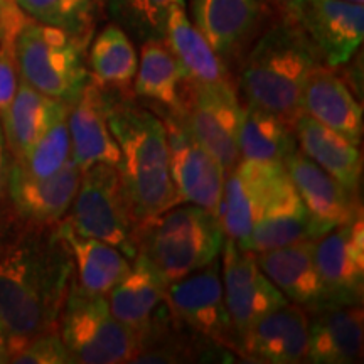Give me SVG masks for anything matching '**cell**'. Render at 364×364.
<instances>
[{"label": "cell", "instance_id": "31", "mask_svg": "<svg viewBox=\"0 0 364 364\" xmlns=\"http://www.w3.org/2000/svg\"><path fill=\"white\" fill-rule=\"evenodd\" d=\"M88 68L91 80L98 86L129 93L139 56L124 27L113 22L100 31L90 44Z\"/></svg>", "mask_w": 364, "mask_h": 364}, {"label": "cell", "instance_id": "8", "mask_svg": "<svg viewBox=\"0 0 364 364\" xmlns=\"http://www.w3.org/2000/svg\"><path fill=\"white\" fill-rule=\"evenodd\" d=\"M284 17L302 34L318 63L343 66L361 48L364 7L351 0H287Z\"/></svg>", "mask_w": 364, "mask_h": 364}, {"label": "cell", "instance_id": "13", "mask_svg": "<svg viewBox=\"0 0 364 364\" xmlns=\"http://www.w3.org/2000/svg\"><path fill=\"white\" fill-rule=\"evenodd\" d=\"M169 142L171 176L177 201L201 206L220 216L225 169L194 140L184 122L174 113L162 117Z\"/></svg>", "mask_w": 364, "mask_h": 364}, {"label": "cell", "instance_id": "20", "mask_svg": "<svg viewBox=\"0 0 364 364\" xmlns=\"http://www.w3.org/2000/svg\"><path fill=\"white\" fill-rule=\"evenodd\" d=\"M164 39L179 63L186 86L238 91L233 71L191 22L186 12V2L172 6Z\"/></svg>", "mask_w": 364, "mask_h": 364}, {"label": "cell", "instance_id": "11", "mask_svg": "<svg viewBox=\"0 0 364 364\" xmlns=\"http://www.w3.org/2000/svg\"><path fill=\"white\" fill-rule=\"evenodd\" d=\"M290 181L284 164H263L240 159L225 172L220 221L228 240L241 245L252 233L268 204Z\"/></svg>", "mask_w": 364, "mask_h": 364}, {"label": "cell", "instance_id": "25", "mask_svg": "<svg viewBox=\"0 0 364 364\" xmlns=\"http://www.w3.org/2000/svg\"><path fill=\"white\" fill-rule=\"evenodd\" d=\"M294 132L304 156L334 177L346 189L358 193L363 174V156L358 145L318 124L306 113L294 122Z\"/></svg>", "mask_w": 364, "mask_h": 364}, {"label": "cell", "instance_id": "24", "mask_svg": "<svg viewBox=\"0 0 364 364\" xmlns=\"http://www.w3.org/2000/svg\"><path fill=\"white\" fill-rule=\"evenodd\" d=\"M314 241L300 240L285 247L253 253L258 267L289 302L306 311L324 304V289L318 277Z\"/></svg>", "mask_w": 364, "mask_h": 364}, {"label": "cell", "instance_id": "33", "mask_svg": "<svg viewBox=\"0 0 364 364\" xmlns=\"http://www.w3.org/2000/svg\"><path fill=\"white\" fill-rule=\"evenodd\" d=\"M68 112L61 113L48 130L36 140L26 156L14 161L19 164L26 174L33 177H48L56 174L71 159V139L68 129ZM12 161V159H11Z\"/></svg>", "mask_w": 364, "mask_h": 364}, {"label": "cell", "instance_id": "5", "mask_svg": "<svg viewBox=\"0 0 364 364\" xmlns=\"http://www.w3.org/2000/svg\"><path fill=\"white\" fill-rule=\"evenodd\" d=\"M86 48L65 31L26 19L14 38L19 78L46 97L73 105L91 81Z\"/></svg>", "mask_w": 364, "mask_h": 364}, {"label": "cell", "instance_id": "4", "mask_svg": "<svg viewBox=\"0 0 364 364\" xmlns=\"http://www.w3.org/2000/svg\"><path fill=\"white\" fill-rule=\"evenodd\" d=\"M225 240L220 218L189 203L176 204L136 230L139 253H144L169 284L220 257Z\"/></svg>", "mask_w": 364, "mask_h": 364}, {"label": "cell", "instance_id": "9", "mask_svg": "<svg viewBox=\"0 0 364 364\" xmlns=\"http://www.w3.org/2000/svg\"><path fill=\"white\" fill-rule=\"evenodd\" d=\"M174 316L208 343L238 356L240 339L225 302L220 257L167 287Z\"/></svg>", "mask_w": 364, "mask_h": 364}, {"label": "cell", "instance_id": "40", "mask_svg": "<svg viewBox=\"0 0 364 364\" xmlns=\"http://www.w3.org/2000/svg\"><path fill=\"white\" fill-rule=\"evenodd\" d=\"M107 2H108V0H97L98 7H102V6H107Z\"/></svg>", "mask_w": 364, "mask_h": 364}, {"label": "cell", "instance_id": "3", "mask_svg": "<svg viewBox=\"0 0 364 364\" xmlns=\"http://www.w3.org/2000/svg\"><path fill=\"white\" fill-rule=\"evenodd\" d=\"M317 65L318 59L307 41L282 17L255 38L241 59L238 90L245 102L294 125L304 113V86Z\"/></svg>", "mask_w": 364, "mask_h": 364}, {"label": "cell", "instance_id": "27", "mask_svg": "<svg viewBox=\"0 0 364 364\" xmlns=\"http://www.w3.org/2000/svg\"><path fill=\"white\" fill-rule=\"evenodd\" d=\"M70 107L71 105L46 97L21 80L11 107L0 118L4 140L12 161L24 157L48 127L61 113L70 110Z\"/></svg>", "mask_w": 364, "mask_h": 364}, {"label": "cell", "instance_id": "6", "mask_svg": "<svg viewBox=\"0 0 364 364\" xmlns=\"http://www.w3.org/2000/svg\"><path fill=\"white\" fill-rule=\"evenodd\" d=\"M59 336L76 364L132 363L139 351L135 332L113 316L107 295L85 292L71 282L58 326Z\"/></svg>", "mask_w": 364, "mask_h": 364}, {"label": "cell", "instance_id": "22", "mask_svg": "<svg viewBox=\"0 0 364 364\" xmlns=\"http://www.w3.org/2000/svg\"><path fill=\"white\" fill-rule=\"evenodd\" d=\"M71 159L86 171L95 164H120V149L108 124L107 91L93 80L68 112Z\"/></svg>", "mask_w": 364, "mask_h": 364}, {"label": "cell", "instance_id": "18", "mask_svg": "<svg viewBox=\"0 0 364 364\" xmlns=\"http://www.w3.org/2000/svg\"><path fill=\"white\" fill-rule=\"evenodd\" d=\"M295 191L311 216L314 238L363 216L358 193L346 189L297 147L285 161Z\"/></svg>", "mask_w": 364, "mask_h": 364}, {"label": "cell", "instance_id": "10", "mask_svg": "<svg viewBox=\"0 0 364 364\" xmlns=\"http://www.w3.org/2000/svg\"><path fill=\"white\" fill-rule=\"evenodd\" d=\"M184 122L194 140L231 171L240 162L241 105L238 91L182 86L181 110L174 113Z\"/></svg>", "mask_w": 364, "mask_h": 364}, {"label": "cell", "instance_id": "39", "mask_svg": "<svg viewBox=\"0 0 364 364\" xmlns=\"http://www.w3.org/2000/svg\"><path fill=\"white\" fill-rule=\"evenodd\" d=\"M9 356H11V346H9L6 331H4L2 324H0V364L9 363Z\"/></svg>", "mask_w": 364, "mask_h": 364}, {"label": "cell", "instance_id": "17", "mask_svg": "<svg viewBox=\"0 0 364 364\" xmlns=\"http://www.w3.org/2000/svg\"><path fill=\"white\" fill-rule=\"evenodd\" d=\"M83 169L70 159L61 171L48 177H33L19 164L9 162L6 198L11 213L22 221L56 225L70 211Z\"/></svg>", "mask_w": 364, "mask_h": 364}, {"label": "cell", "instance_id": "2", "mask_svg": "<svg viewBox=\"0 0 364 364\" xmlns=\"http://www.w3.org/2000/svg\"><path fill=\"white\" fill-rule=\"evenodd\" d=\"M103 90L108 98V124L120 149L118 174L139 230L179 204L171 176L167 130L161 117L132 102L129 93Z\"/></svg>", "mask_w": 364, "mask_h": 364}, {"label": "cell", "instance_id": "15", "mask_svg": "<svg viewBox=\"0 0 364 364\" xmlns=\"http://www.w3.org/2000/svg\"><path fill=\"white\" fill-rule=\"evenodd\" d=\"M191 22L218 56L233 66L262 33L267 0H189Z\"/></svg>", "mask_w": 364, "mask_h": 364}, {"label": "cell", "instance_id": "19", "mask_svg": "<svg viewBox=\"0 0 364 364\" xmlns=\"http://www.w3.org/2000/svg\"><path fill=\"white\" fill-rule=\"evenodd\" d=\"M309 348V314L287 302L262 317L240 338L238 358L250 363H306Z\"/></svg>", "mask_w": 364, "mask_h": 364}, {"label": "cell", "instance_id": "42", "mask_svg": "<svg viewBox=\"0 0 364 364\" xmlns=\"http://www.w3.org/2000/svg\"><path fill=\"white\" fill-rule=\"evenodd\" d=\"M275 2H280V4H285L287 0H275Z\"/></svg>", "mask_w": 364, "mask_h": 364}, {"label": "cell", "instance_id": "26", "mask_svg": "<svg viewBox=\"0 0 364 364\" xmlns=\"http://www.w3.org/2000/svg\"><path fill=\"white\" fill-rule=\"evenodd\" d=\"M300 240L316 238L307 208L304 206L292 181H289L273 196L252 233L240 247L252 253H262Z\"/></svg>", "mask_w": 364, "mask_h": 364}, {"label": "cell", "instance_id": "23", "mask_svg": "<svg viewBox=\"0 0 364 364\" xmlns=\"http://www.w3.org/2000/svg\"><path fill=\"white\" fill-rule=\"evenodd\" d=\"M302 112L351 144H361L363 107L334 68L322 63L314 66L304 86Z\"/></svg>", "mask_w": 364, "mask_h": 364}, {"label": "cell", "instance_id": "7", "mask_svg": "<svg viewBox=\"0 0 364 364\" xmlns=\"http://www.w3.org/2000/svg\"><path fill=\"white\" fill-rule=\"evenodd\" d=\"M63 221L73 233L113 245L132 262L139 255L136 223L118 167L113 164H95L83 171L78 191Z\"/></svg>", "mask_w": 364, "mask_h": 364}, {"label": "cell", "instance_id": "35", "mask_svg": "<svg viewBox=\"0 0 364 364\" xmlns=\"http://www.w3.org/2000/svg\"><path fill=\"white\" fill-rule=\"evenodd\" d=\"M17 364H71L70 353L63 343L59 331L44 332L21 344L9 358Z\"/></svg>", "mask_w": 364, "mask_h": 364}, {"label": "cell", "instance_id": "14", "mask_svg": "<svg viewBox=\"0 0 364 364\" xmlns=\"http://www.w3.org/2000/svg\"><path fill=\"white\" fill-rule=\"evenodd\" d=\"M169 282L157 267L139 253L132 262V270L107 295L113 316L135 332L140 341L176 318L167 295Z\"/></svg>", "mask_w": 364, "mask_h": 364}, {"label": "cell", "instance_id": "32", "mask_svg": "<svg viewBox=\"0 0 364 364\" xmlns=\"http://www.w3.org/2000/svg\"><path fill=\"white\" fill-rule=\"evenodd\" d=\"M27 19L56 27L90 44L97 24V0H14Z\"/></svg>", "mask_w": 364, "mask_h": 364}, {"label": "cell", "instance_id": "1", "mask_svg": "<svg viewBox=\"0 0 364 364\" xmlns=\"http://www.w3.org/2000/svg\"><path fill=\"white\" fill-rule=\"evenodd\" d=\"M59 223L36 225L19 220L11 211L4 215L0 324L7 334L11 354L26 341L58 331L75 279V263Z\"/></svg>", "mask_w": 364, "mask_h": 364}, {"label": "cell", "instance_id": "21", "mask_svg": "<svg viewBox=\"0 0 364 364\" xmlns=\"http://www.w3.org/2000/svg\"><path fill=\"white\" fill-rule=\"evenodd\" d=\"M309 314L306 363L351 364L363 358L361 304H322Z\"/></svg>", "mask_w": 364, "mask_h": 364}, {"label": "cell", "instance_id": "41", "mask_svg": "<svg viewBox=\"0 0 364 364\" xmlns=\"http://www.w3.org/2000/svg\"><path fill=\"white\" fill-rule=\"evenodd\" d=\"M4 215H6V211H4L2 208H0V225H2V220H4Z\"/></svg>", "mask_w": 364, "mask_h": 364}, {"label": "cell", "instance_id": "34", "mask_svg": "<svg viewBox=\"0 0 364 364\" xmlns=\"http://www.w3.org/2000/svg\"><path fill=\"white\" fill-rule=\"evenodd\" d=\"M184 0H108L117 24L139 41L166 38L167 19L174 4Z\"/></svg>", "mask_w": 364, "mask_h": 364}, {"label": "cell", "instance_id": "30", "mask_svg": "<svg viewBox=\"0 0 364 364\" xmlns=\"http://www.w3.org/2000/svg\"><path fill=\"white\" fill-rule=\"evenodd\" d=\"M294 125L275 113L245 102L240 120V157L263 164H285L297 149Z\"/></svg>", "mask_w": 364, "mask_h": 364}, {"label": "cell", "instance_id": "28", "mask_svg": "<svg viewBox=\"0 0 364 364\" xmlns=\"http://www.w3.org/2000/svg\"><path fill=\"white\" fill-rule=\"evenodd\" d=\"M59 226L75 263V284L85 292L108 295L129 275L132 260L120 250L105 241L73 233L63 220Z\"/></svg>", "mask_w": 364, "mask_h": 364}, {"label": "cell", "instance_id": "37", "mask_svg": "<svg viewBox=\"0 0 364 364\" xmlns=\"http://www.w3.org/2000/svg\"><path fill=\"white\" fill-rule=\"evenodd\" d=\"M26 19L14 0H0V43L14 46V38Z\"/></svg>", "mask_w": 364, "mask_h": 364}, {"label": "cell", "instance_id": "16", "mask_svg": "<svg viewBox=\"0 0 364 364\" xmlns=\"http://www.w3.org/2000/svg\"><path fill=\"white\" fill-rule=\"evenodd\" d=\"M324 304H361L364 290L363 216L314 241Z\"/></svg>", "mask_w": 364, "mask_h": 364}, {"label": "cell", "instance_id": "43", "mask_svg": "<svg viewBox=\"0 0 364 364\" xmlns=\"http://www.w3.org/2000/svg\"><path fill=\"white\" fill-rule=\"evenodd\" d=\"M351 2H359V4H363V0H351Z\"/></svg>", "mask_w": 364, "mask_h": 364}, {"label": "cell", "instance_id": "29", "mask_svg": "<svg viewBox=\"0 0 364 364\" xmlns=\"http://www.w3.org/2000/svg\"><path fill=\"white\" fill-rule=\"evenodd\" d=\"M182 86L181 66L167 41H144L134 78L135 97L159 105L164 113H177L181 110Z\"/></svg>", "mask_w": 364, "mask_h": 364}, {"label": "cell", "instance_id": "36", "mask_svg": "<svg viewBox=\"0 0 364 364\" xmlns=\"http://www.w3.org/2000/svg\"><path fill=\"white\" fill-rule=\"evenodd\" d=\"M19 71H17L14 46L0 43V118L6 115L19 86Z\"/></svg>", "mask_w": 364, "mask_h": 364}, {"label": "cell", "instance_id": "38", "mask_svg": "<svg viewBox=\"0 0 364 364\" xmlns=\"http://www.w3.org/2000/svg\"><path fill=\"white\" fill-rule=\"evenodd\" d=\"M9 159H7V147L4 140L2 127H0V208H2L4 199H6V188H7V174H9Z\"/></svg>", "mask_w": 364, "mask_h": 364}, {"label": "cell", "instance_id": "12", "mask_svg": "<svg viewBox=\"0 0 364 364\" xmlns=\"http://www.w3.org/2000/svg\"><path fill=\"white\" fill-rule=\"evenodd\" d=\"M220 255L228 316L240 339L262 317L289 300L262 272L255 255L241 248L236 241L226 238Z\"/></svg>", "mask_w": 364, "mask_h": 364}]
</instances>
